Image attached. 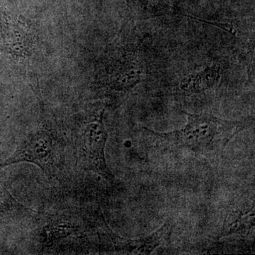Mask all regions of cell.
<instances>
[{
	"instance_id": "cell-1",
	"label": "cell",
	"mask_w": 255,
	"mask_h": 255,
	"mask_svg": "<svg viewBox=\"0 0 255 255\" xmlns=\"http://www.w3.org/2000/svg\"><path fill=\"white\" fill-rule=\"evenodd\" d=\"M187 124L180 130L158 132L143 128L155 147L167 150H187L206 156H217L238 132L253 124L252 117L227 121L211 114L184 112Z\"/></svg>"
},
{
	"instance_id": "cell-2",
	"label": "cell",
	"mask_w": 255,
	"mask_h": 255,
	"mask_svg": "<svg viewBox=\"0 0 255 255\" xmlns=\"http://www.w3.org/2000/svg\"><path fill=\"white\" fill-rule=\"evenodd\" d=\"M107 134L103 123V112L87 124L79 145V158L85 169L98 174L109 182L113 183L114 176L106 162L105 148Z\"/></svg>"
},
{
	"instance_id": "cell-3",
	"label": "cell",
	"mask_w": 255,
	"mask_h": 255,
	"mask_svg": "<svg viewBox=\"0 0 255 255\" xmlns=\"http://www.w3.org/2000/svg\"><path fill=\"white\" fill-rule=\"evenodd\" d=\"M53 141L49 134L40 131L32 134L18 146L14 154L3 165L20 162L38 164L46 172L53 167Z\"/></svg>"
},
{
	"instance_id": "cell-4",
	"label": "cell",
	"mask_w": 255,
	"mask_h": 255,
	"mask_svg": "<svg viewBox=\"0 0 255 255\" xmlns=\"http://www.w3.org/2000/svg\"><path fill=\"white\" fill-rule=\"evenodd\" d=\"M175 224L167 221L157 231L147 237L125 240L115 236L117 249L129 255H150L158 246L167 244Z\"/></svg>"
},
{
	"instance_id": "cell-5",
	"label": "cell",
	"mask_w": 255,
	"mask_h": 255,
	"mask_svg": "<svg viewBox=\"0 0 255 255\" xmlns=\"http://www.w3.org/2000/svg\"><path fill=\"white\" fill-rule=\"evenodd\" d=\"M221 79V65L213 63L202 70L184 77L179 82L177 93L194 95L211 90L217 86Z\"/></svg>"
},
{
	"instance_id": "cell-6",
	"label": "cell",
	"mask_w": 255,
	"mask_h": 255,
	"mask_svg": "<svg viewBox=\"0 0 255 255\" xmlns=\"http://www.w3.org/2000/svg\"><path fill=\"white\" fill-rule=\"evenodd\" d=\"M254 227V207L250 209L231 210L226 216L219 238L232 235L246 236Z\"/></svg>"
},
{
	"instance_id": "cell-7",
	"label": "cell",
	"mask_w": 255,
	"mask_h": 255,
	"mask_svg": "<svg viewBox=\"0 0 255 255\" xmlns=\"http://www.w3.org/2000/svg\"><path fill=\"white\" fill-rule=\"evenodd\" d=\"M130 8L140 18H152L165 15L179 14L178 10L162 0H127Z\"/></svg>"
}]
</instances>
